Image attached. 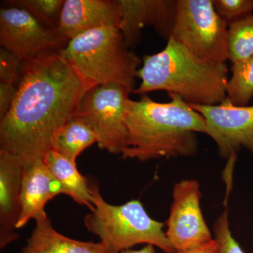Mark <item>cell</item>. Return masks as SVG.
I'll use <instances>...</instances> for the list:
<instances>
[{"instance_id":"obj_1","label":"cell","mask_w":253,"mask_h":253,"mask_svg":"<svg viewBox=\"0 0 253 253\" xmlns=\"http://www.w3.org/2000/svg\"><path fill=\"white\" fill-rule=\"evenodd\" d=\"M91 86L59 54L24 61L14 101L0 120V149L25 166L43 160Z\"/></svg>"},{"instance_id":"obj_2","label":"cell","mask_w":253,"mask_h":253,"mask_svg":"<svg viewBox=\"0 0 253 253\" xmlns=\"http://www.w3.org/2000/svg\"><path fill=\"white\" fill-rule=\"evenodd\" d=\"M169 96L171 101L167 103L153 101L146 94L139 101H128L127 141L121 154L124 159L147 161L196 154V134H207L206 121L180 96Z\"/></svg>"},{"instance_id":"obj_3","label":"cell","mask_w":253,"mask_h":253,"mask_svg":"<svg viewBox=\"0 0 253 253\" xmlns=\"http://www.w3.org/2000/svg\"><path fill=\"white\" fill-rule=\"evenodd\" d=\"M136 77L141 83L135 94L166 91L199 105L218 104L227 98L226 63L204 61L172 37L162 51L144 56Z\"/></svg>"},{"instance_id":"obj_4","label":"cell","mask_w":253,"mask_h":253,"mask_svg":"<svg viewBox=\"0 0 253 253\" xmlns=\"http://www.w3.org/2000/svg\"><path fill=\"white\" fill-rule=\"evenodd\" d=\"M91 86L118 84L131 93L140 59L126 46L119 28L86 32L68 41L59 53Z\"/></svg>"},{"instance_id":"obj_5","label":"cell","mask_w":253,"mask_h":253,"mask_svg":"<svg viewBox=\"0 0 253 253\" xmlns=\"http://www.w3.org/2000/svg\"><path fill=\"white\" fill-rule=\"evenodd\" d=\"M89 185L94 208L84 217V224L109 253H120L142 244L156 246L166 253H177L163 231V223L150 217L140 201L109 204L100 194L98 184L89 182Z\"/></svg>"},{"instance_id":"obj_6","label":"cell","mask_w":253,"mask_h":253,"mask_svg":"<svg viewBox=\"0 0 253 253\" xmlns=\"http://www.w3.org/2000/svg\"><path fill=\"white\" fill-rule=\"evenodd\" d=\"M227 24L212 0H177L170 36L201 59L212 63L228 60Z\"/></svg>"},{"instance_id":"obj_7","label":"cell","mask_w":253,"mask_h":253,"mask_svg":"<svg viewBox=\"0 0 253 253\" xmlns=\"http://www.w3.org/2000/svg\"><path fill=\"white\" fill-rule=\"evenodd\" d=\"M130 93L121 84H101L89 88L80 101L76 115L92 128L100 149L122 154L126 149V115Z\"/></svg>"},{"instance_id":"obj_8","label":"cell","mask_w":253,"mask_h":253,"mask_svg":"<svg viewBox=\"0 0 253 253\" xmlns=\"http://www.w3.org/2000/svg\"><path fill=\"white\" fill-rule=\"evenodd\" d=\"M68 42L27 10L17 6L0 9V44L24 61L59 54Z\"/></svg>"},{"instance_id":"obj_9","label":"cell","mask_w":253,"mask_h":253,"mask_svg":"<svg viewBox=\"0 0 253 253\" xmlns=\"http://www.w3.org/2000/svg\"><path fill=\"white\" fill-rule=\"evenodd\" d=\"M166 234L176 253L196 249L212 240L201 211L199 183L184 179L173 188Z\"/></svg>"},{"instance_id":"obj_10","label":"cell","mask_w":253,"mask_h":253,"mask_svg":"<svg viewBox=\"0 0 253 253\" xmlns=\"http://www.w3.org/2000/svg\"><path fill=\"white\" fill-rule=\"evenodd\" d=\"M189 106L204 117L221 157L229 159L242 146L253 154V106H236L228 97L218 104Z\"/></svg>"},{"instance_id":"obj_11","label":"cell","mask_w":253,"mask_h":253,"mask_svg":"<svg viewBox=\"0 0 253 253\" xmlns=\"http://www.w3.org/2000/svg\"><path fill=\"white\" fill-rule=\"evenodd\" d=\"M121 8L119 29L126 46L132 49L139 42L141 31L152 26L168 41L175 20L176 4L174 0H118Z\"/></svg>"},{"instance_id":"obj_12","label":"cell","mask_w":253,"mask_h":253,"mask_svg":"<svg viewBox=\"0 0 253 253\" xmlns=\"http://www.w3.org/2000/svg\"><path fill=\"white\" fill-rule=\"evenodd\" d=\"M121 16L118 0H66L56 33L68 42L97 28H119Z\"/></svg>"},{"instance_id":"obj_13","label":"cell","mask_w":253,"mask_h":253,"mask_svg":"<svg viewBox=\"0 0 253 253\" xmlns=\"http://www.w3.org/2000/svg\"><path fill=\"white\" fill-rule=\"evenodd\" d=\"M25 165L14 155L0 149V248L19 237L17 229L21 214V185Z\"/></svg>"},{"instance_id":"obj_14","label":"cell","mask_w":253,"mask_h":253,"mask_svg":"<svg viewBox=\"0 0 253 253\" xmlns=\"http://www.w3.org/2000/svg\"><path fill=\"white\" fill-rule=\"evenodd\" d=\"M63 194L62 186L50 172L43 160L25 166L21 185V214L17 229L44 211L46 204L58 195Z\"/></svg>"},{"instance_id":"obj_15","label":"cell","mask_w":253,"mask_h":253,"mask_svg":"<svg viewBox=\"0 0 253 253\" xmlns=\"http://www.w3.org/2000/svg\"><path fill=\"white\" fill-rule=\"evenodd\" d=\"M35 220L36 227L21 253H109L101 242L78 241L60 234L44 211Z\"/></svg>"},{"instance_id":"obj_16","label":"cell","mask_w":253,"mask_h":253,"mask_svg":"<svg viewBox=\"0 0 253 253\" xmlns=\"http://www.w3.org/2000/svg\"><path fill=\"white\" fill-rule=\"evenodd\" d=\"M43 161L62 186L63 194L69 196L78 204L86 206L91 211L94 210L89 181L78 171L76 163L53 150L46 154Z\"/></svg>"},{"instance_id":"obj_17","label":"cell","mask_w":253,"mask_h":253,"mask_svg":"<svg viewBox=\"0 0 253 253\" xmlns=\"http://www.w3.org/2000/svg\"><path fill=\"white\" fill-rule=\"evenodd\" d=\"M95 143H97V137L92 128L75 115L55 136L52 150L76 163L80 154Z\"/></svg>"},{"instance_id":"obj_18","label":"cell","mask_w":253,"mask_h":253,"mask_svg":"<svg viewBox=\"0 0 253 253\" xmlns=\"http://www.w3.org/2000/svg\"><path fill=\"white\" fill-rule=\"evenodd\" d=\"M226 85V95L236 106H248L253 97V55L244 61L233 63Z\"/></svg>"},{"instance_id":"obj_19","label":"cell","mask_w":253,"mask_h":253,"mask_svg":"<svg viewBox=\"0 0 253 253\" xmlns=\"http://www.w3.org/2000/svg\"><path fill=\"white\" fill-rule=\"evenodd\" d=\"M253 55V14L229 25L228 28V60L236 63Z\"/></svg>"},{"instance_id":"obj_20","label":"cell","mask_w":253,"mask_h":253,"mask_svg":"<svg viewBox=\"0 0 253 253\" xmlns=\"http://www.w3.org/2000/svg\"><path fill=\"white\" fill-rule=\"evenodd\" d=\"M63 0H18L9 4L27 10L37 19L56 31L59 26Z\"/></svg>"},{"instance_id":"obj_21","label":"cell","mask_w":253,"mask_h":253,"mask_svg":"<svg viewBox=\"0 0 253 253\" xmlns=\"http://www.w3.org/2000/svg\"><path fill=\"white\" fill-rule=\"evenodd\" d=\"M212 3L217 14L229 26L253 12V0H212Z\"/></svg>"},{"instance_id":"obj_22","label":"cell","mask_w":253,"mask_h":253,"mask_svg":"<svg viewBox=\"0 0 253 253\" xmlns=\"http://www.w3.org/2000/svg\"><path fill=\"white\" fill-rule=\"evenodd\" d=\"M24 60L9 50L0 49V82L18 84Z\"/></svg>"},{"instance_id":"obj_23","label":"cell","mask_w":253,"mask_h":253,"mask_svg":"<svg viewBox=\"0 0 253 253\" xmlns=\"http://www.w3.org/2000/svg\"><path fill=\"white\" fill-rule=\"evenodd\" d=\"M214 232L220 253H244L231 234L227 211H224L218 218L214 224Z\"/></svg>"},{"instance_id":"obj_24","label":"cell","mask_w":253,"mask_h":253,"mask_svg":"<svg viewBox=\"0 0 253 253\" xmlns=\"http://www.w3.org/2000/svg\"><path fill=\"white\" fill-rule=\"evenodd\" d=\"M17 87L18 84L0 82V120L4 117L11 107Z\"/></svg>"},{"instance_id":"obj_25","label":"cell","mask_w":253,"mask_h":253,"mask_svg":"<svg viewBox=\"0 0 253 253\" xmlns=\"http://www.w3.org/2000/svg\"><path fill=\"white\" fill-rule=\"evenodd\" d=\"M177 253H220V251H219V245L216 240L212 239L209 242L196 248V249L188 250V251Z\"/></svg>"},{"instance_id":"obj_26","label":"cell","mask_w":253,"mask_h":253,"mask_svg":"<svg viewBox=\"0 0 253 253\" xmlns=\"http://www.w3.org/2000/svg\"><path fill=\"white\" fill-rule=\"evenodd\" d=\"M120 253H156V251H155L154 246L146 245L144 248L140 250H136V251L131 249L125 250Z\"/></svg>"}]
</instances>
